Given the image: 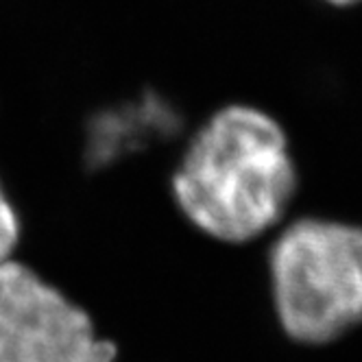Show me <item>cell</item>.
Returning <instances> with one entry per match:
<instances>
[{
	"mask_svg": "<svg viewBox=\"0 0 362 362\" xmlns=\"http://www.w3.org/2000/svg\"><path fill=\"white\" fill-rule=\"evenodd\" d=\"M271 286L281 329L327 345L362 323V227L299 218L271 247Z\"/></svg>",
	"mask_w": 362,
	"mask_h": 362,
	"instance_id": "2",
	"label": "cell"
},
{
	"mask_svg": "<svg viewBox=\"0 0 362 362\" xmlns=\"http://www.w3.org/2000/svg\"><path fill=\"white\" fill-rule=\"evenodd\" d=\"M325 3H329V5H334V7H349V5L362 3V0H325Z\"/></svg>",
	"mask_w": 362,
	"mask_h": 362,
	"instance_id": "5",
	"label": "cell"
},
{
	"mask_svg": "<svg viewBox=\"0 0 362 362\" xmlns=\"http://www.w3.org/2000/svg\"><path fill=\"white\" fill-rule=\"evenodd\" d=\"M20 238V225L13 205L9 203L3 186H0V262L9 260L11 251L16 249Z\"/></svg>",
	"mask_w": 362,
	"mask_h": 362,
	"instance_id": "4",
	"label": "cell"
},
{
	"mask_svg": "<svg viewBox=\"0 0 362 362\" xmlns=\"http://www.w3.org/2000/svg\"><path fill=\"white\" fill-rule=\"evenodd\" d=\"M173 192L184 214L212 238L238 245L262 236L297 192L288 138L267 112L229 105L192 138Z\"/></svg>",
	"mask_w": 362,
	"mask_h": 362,
	"instance_id": "1",
	"label": "cell"
},
{
	"mask_svg": "<svg viewBox=\"0 0 362 362\" xmlns=\"http://www.w3.org/2000/svg\"><path fill=\"white\" fill-rule=\"evenodd\" d=\"M90 317L31 269L0 262V362H114Z\"/></svg>",
	"mask_w": 362,
	"mask_h": 362,
	"instance_id": "3",
	"label": "cell"
}]
</instances>
